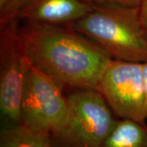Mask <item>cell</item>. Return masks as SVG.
Returning a JSON list of instances; mask_svg holds the SVG:
<instances>
[{"label": "cell", "instance_id": "obj_1", "mask_svg": "<svg viewBox=\"0 0 147 147\" xmlns=\"http://www.w3.org/2000/svg\"><path fill=\"white\" fill-rule=\"evenodd\" d=\"M20 35L30 63L61 88L96 89L112 60L70 26L24 21Z\"/></svg>", "mask_w": 147, "mask_h": 147}, {"label": "cell", "instance_id": "obj_2", "mask_svg": "<svg viewBox=\"0 0 147 147\" xmlns=\"http://www.w3.org/2000/svg\"><path fill=\"white\" fill-rule=\"evenodd\" d=\"M69 26L113 60L147 61V36L141 21L140 7L92 5L89 11Z\"/></svg>", "mask_w": 147, "mask_h": 147}, {"label": "cell", "instance_id": "obj_3", "mask_svg": "<svg viewBox=\"0 0 147 147\" xmlns=\"http://www.w3.org/2000/svg\"><path fill=\"white\" fill-rule=\"evenodd\" d=\"M65 121L51 135L57 147H102L115 127V114L96 89H76L67 96Z\"/></svg>", "mask_w": 147, "mask_h": 147}, {"label": "cell", "instance_id": "obj_4", "mask_svg": "<svg viewBox=\"0 0 147 147\" xmlns=\"http://www.w3.org/2000/svg\"><path fill=\"white\" fill-rule=\"evenodd\" d=\"M19 19L0 25V111L3 126L22 124L21 97L28 60L20 35Z\"/></svg>", "mask_w": 147, "mask_h": 147}, {"label": "cell", "instance_id": "obj_5", "mask_svg": "<svg viewBox=\"0 0 147 147\" xmlns=\"http://www.w3.org/2000/svg\"><path fill=\"white\" fill-rule=\"evenodd\" d=\"M22 124L53 135L63 125L68 113L67 96L53 79L30 63L21 97Z\"/></svg>", "mask_w": 147, "mask_h": 147}, {"label": "cell", "instance_id": "obj_6", "mask_svg": "<svg viewBox=\"0 0 147 147\" xmlns=\"http://www.w3.org/2000/svg\"><path fill=\"white\" fill-rule=\"evenodd\" d=\"M97 91L119 119L146 123L143 63L112 59L100 77Z\"/></svg>", "mask_w": 147, "mask_h": 147}, {"label": "cell", "instance_id": "obj_7", "mask_svg": "<svg viewBox=\"0 0 147 147\" xmlns=\"http://www.w3.org/2000/svg\"><path fill=\"white\" fill-rule=\"evenodd\" d=\"M92 7L84 0H27L16 18L28 22L69 26L89 11Z\"/></svg>", "mask_w": 147, "mask_h": 147}, {"label": "cell", "instance_id": "obj_8", "mask_svg": "<svg viewBox=\"0 0 147 147\" xmlns=\"http://www.w3.org/2000/svg\"><path fill=\"white\" fill-rule=\"evenodd\" d=\"M0 147H57L51 135L34 130L24 124L2 127Z\"/></svg>", "mask_w": 147, "mask_h": 147}, {"label": "cell", "instance_id": "obj_9", "mask_svg": "<svg viewBox=\"0 0 147 147\" xmlns=\"http://www.w3.org/2000/svg\"><path fill=\"white\" fill-rule=\"evenodd\" d=\"M102 147H147V124L118 119Z\"/></svg>", "mask_w": 147, "mask_h": 147}, {"label": "cell", "instance_id": "obj_10", "mask_svg": "<svg viewBox=\"0 0 147 147\" xmlns=\"http://www.w3.org/2000/svg\"><path fill=\"white\" fill-rule=\"evenodd\" d=\"M27 0H7L0 7V25L16 18V14Z\"/></svg>", "mask_w": 147, "mask_h": 147}, {"label": "cell", "instance_id": "obj_11", "mask_svg": "<svg viewBox=\"0 0 147 147\" xmlns=\"http://www.w3.org/2000/svg\"><path fill=\"white\" fill-rule=\"evenodd\" d=\"M84 1L91 5L117 4V5L138 7L141 6L143 0H84Z\"/></svg>", "mask_w": 147, "mask_h": 147}, {"label": "cell", "instance_id": "obj_12", "mask_svg": "<svg viewBox=\"0 0 147 147\" xmlns=\"http://www.w3.org/2000/svg\"><path fill=\"white\" fill-rule=\"evenodd\" d=\"M140 16L142 26L147 36V0H143L140 6Z\"/></svg>", "mask_w": 147, "mask_h": 147}, {"label": "cell", "instance_id": "obj_13", "mask_svg": "<svg viewBox=\"0 0 147 147\" xmlns=\"http://www.w3.org/2000/svg\"><path fill=\"white\" fill-rule=\"evenodd\" d=\"M143 77L145 84V93H146V107L147 115V61L143 63Z\"/></svg>", "mask_w": 147, "mask_h": 147}, {"label": "cell", "instance_id": "obj_14", "mask_svg": "<svg viewBox=\"0 0 147 147\" xmlns=\"http://www.w3.org/2000/svg\"><path fill=\"white\" fill-rule=\"evenodd\" d=\"M6 1H7V0H0V7L6 3Z\"/></svg>", "mask_w": 147, "mask_h": 147}]
</instances>
